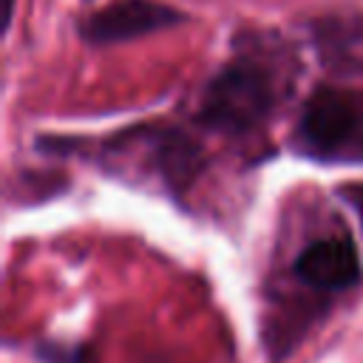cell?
<instances>
[{
  "instance_id": "7a4b0ae2",
  "label": "cell",
  "mask_w": 363,
  "mask_h": 363,
  "mask_svg": "<svg viewBox=\"0 0 363 363\" xmlns=\"http://www.w3.org/2000/svg\"><path fill=\"white\" fill-rule=\"evenodd\" d=\"M360 102L343 88L318 85L301 111L295 147L312 159H337L354 147V142L360 139Z\"/></svg>"
},
{
  "instance_id": "6da1fadb",
  "label": "cell",
  "mask_w": 363,
  "mask_h": 363,
  "mask_svg": "<svg viewBox=\"0 0 363 363\" xmlns=\"http://www.w3.org/2000/svg\"><path fill=\"white\" fill-rule=\"evenodd\" d=\"M275 105V85L269 74L252 60L227 62L204 88L199 122L218 133L255 130Z\"/></svg>"
},
{
  "instance_id": "8992f818",
  "label": "cell",
  "mask_w": 363,
  "mask_h": 363,
  "mask_svg": "<svg viewBox=\"0 0 363 363\" xmlns=\"http://www.w3.org/2000/svg\"><path fill=\"white\" fill-rule=\"evenodd\" d=\"M340 199L357 213V218H360V224H363V182H354V184H343L340 190Z\"/></svg>"
},
{
  "instance_id": "3957f363",
  "label": "cell",
  "mask_w": 363,
  "mask_h": 363,
  "mask_svg": "<svg viewBox=\"0 0 363 363\" xmlns=\"http://www.w3.org/2000/svg\"><path fill=\"white\" fill-rule=\"evenodd\" d=\"M182 20H184V14L176 11L167 3H156V0H113L111 6L94 11L82 23V37L91 45L128 43V40L145 37L150 31L173 28Z\"/></svg>"
},
{
  "instance_id": "5b68a950",
  "label": "cell",
  "mask_w": 363,
  "mask_h": 363,
  "mask_svg": "<svg viewBox=\"0 0 363 363\" xmlns=\"http://www.w3.org/2000/svg\"><path fill=\"white\" fill-rule=\"evenodd\" d=\"M34 354L40 363H85L88 360V346H74V343H57V340H40L34 346Z\"/></svg>"
},
{
  "instance_id": "277c9868",
  "label": "cell",
  "mask_w": 363,
  "mask_h": 363,
  "mask_svg": "<svg viewBox=\"0 0 363 363\" xmlns=\"http://www.w3.org/2000/svg\"><path fill=\"white\" fill-rule=\"evenodd\" d=\"M295 275L312 289L343 292L360 284L363 269L349 238H320L301 250L295 258Z\"/></svg>"
},
{
  "instance_id": "52a82bcc",
  "label": "cell",
  "mask_w": 363,
  "mask_h": 363,
  "mask_svg": "<svg viewBox=\"0 0 363 363\" xmlns=\"http://www.w3.org/2000/svg\"><path fill=\"white\" fill-rule=\"evenodd\" d=\"M3 28H9V23H11V11H14V0H3Z\"/></svg>"
}]
</instances>
